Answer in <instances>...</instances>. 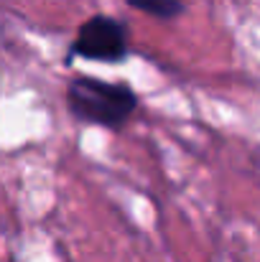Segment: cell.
I'll use <instances>...</instances> for the list:
<instances>
[{
	"mask_svg": "<svg viewBox=\"0 0 260 262\" xmlns=\"http://www.w3.org/2000/svg\"><path fill=\"white\" fill-rule=\"evenodd\" d=\"M130 56V26L110 13H94L79 23L69 43L67 61L82 59L94 64H123Z\"/></svg>",
	"mask_w": 260,
	"mask_h": 262,
	"instance_id": "cell-2",
	"label": "cell"
},
{
	"mask_svg": "<svg viewBox=\"0 0 260 262\" xmlns=\"http://www.w3.org/2000/svg\"><path fill=\"white\" fill-rule=\"evenodd\" d=\"M67 112L89 127L120 133L141 107L138 92L128 82H110L89 74H77L64 89Z\"/></svg>",
	"mask_w": 260,
	"mask_h": 262,
	"instance_id": "cell-1",
	"label": "cell"
},
{
	"mask_svg": "<svg viewBox=\"0 0 260 262\" xmlns=\"http://www.w3.org/2000/svg\"><path fill=\"white\" fill-rule=\"evenodd\" d=\"M123 3L138 13H146V15L161 20V23H171L186 13L184 0H123Z\"/></svg>",
	"mask_w": 260,
	"mask_h": 262,
	"instance_id": "cell-3",
	"label": "cell"
}]
</instances>
